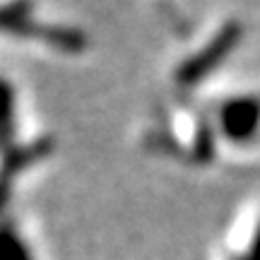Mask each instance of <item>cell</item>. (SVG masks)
Wrapping results in <instances>:
<instances>
[{"label": "cell", "mask_w": 260, "mask_h": 260, "mask_svg": "<svg viewBox=\"0 0 260 260\" xmlns=\"http://www.w3.org/2000/svg\"><path fill=\"white\" fill-rule=\"evenodd\" d=\"M0 37L37 41L63 56H77L89 44L80 27L39 19L34 0H0Z\"/></svg>", "instance_id": "cell-1"}, {"label": "cell", "mask_w": 260, "mask_h": 260, "mask_svg": "<svg viewBox=\"0 0 260 260\" xmlns=\"http://www.w3.org/2000/svg\"><path fill=\"white\" fill-rule=\"evenodd\" d=\"M217 138L232 147H248L260 138V94L232 92L219 96L210 109Z\"/></svg>", "instance_id": "cell-2"}, {"label": "cell", "mask_w": 260, "mask_h": 260, "mask_svg": "<svg viewBox=\"0 0 260 260\" xmlns=\"http://www.w3.org/2000/svg\"><path fill=\"white\" fill-rule=\"evenodd\" d=\"M239 39V27L236 24H226L222 27L214 37L207 39V44L186 56L174 70V82L178 89H193L195 84L207 80L210 75L217 70V65L224 63L226 56L232 53V46Z\"/></svg>", "instance_id": "cell-3"}, {"label": "cell", "mask_w": 260, "mask_h": 260, "mask_svg": "<svg viewBox=\"0 0 260 260\" xmlns=\"http://www.w3.org/2000/svg\"><path fill=\"white\" fill-rule=\"evenodd\" d=\"M53 152V140L51 138H37L29 142H15L8 149L0 152V210L8 203L12 188L17 181L27 174L31 167L44 161Z\"/></svg>", "instance_id": "cell-4"}, {"label": "cell", "mask_w": 260, "mask_h": 260, "mask_svg": "<svg viewBox=\"0 0 260 260\" xmlns=\"http://www.w3.org/2000/svg\"><path fill=\"white\" fill-rule=\"evenodd\" d=\"M17 142V92L5 75H0V152Z\"/></svg>", "instance_id": "cell-5"}, {"label": "cell", "mask_w": 260, "mask_h": 260, "mask_svg": "<svg viewBox=\"0 0 260 260\" xmlns=\"http://www.w3.org/2000/svg\"><path fill=\"white\" fill-rule=\"evenodd\" d=\"M0 260H31L24 236L8 219H0Z\"/></svg>", "instance_id": "cell-6"}, {"label": "cell", "mask_w": 260, "mask_h": 260, "mask_svg": "<svg viewBox=\"0 0 260 260\" xmlns=\"http://www.w3.org/2000/svg\"><path fill=\"white\" fill-rule=\"evenodd\" d=\"M234 260H260V217H258V222H255V226H253L251 236H248V246Z\"/></svg>", "instance_id": "cell-7"}]
</instances>
